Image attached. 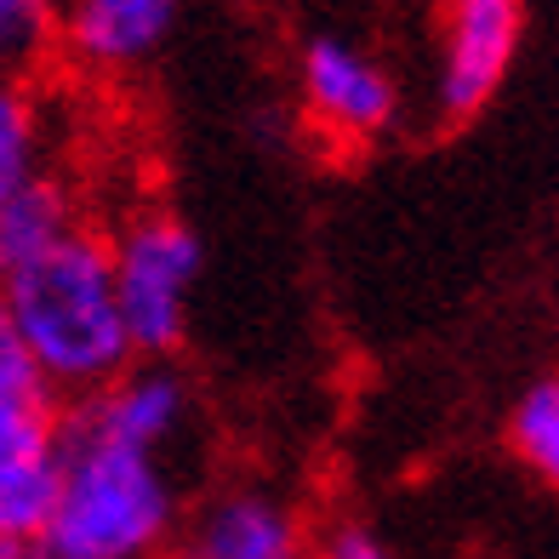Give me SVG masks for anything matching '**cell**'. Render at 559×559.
Segmentation results:
<instances>
[{
    "instance_id": "6da1fadb",
    "label": "cell",
    "mask_w": 559,
    "mask_h": 559,
    "mask_svg": "<svg viewBox=\"0 0 559 559\" xmlns=\"http://www.w3.org/2000/svg\"><path fill=\"white\" fill-rule=\"evenodd\" d=\"M0 309L52 394L86 400L138 360L115 297L109 240L92 228H74L63 246L0 280Z\"/></svg>"
},
{
    "instance_id": "7a4b0ae2",
    "label": "cell",
    "mask_w": 559,
    "mask_h": 559,
    "mask_svg": "<svg viewBox=\"0 0 559 559\" xmlns=\"http://www.w3.org/2000/svg\"><path fill=\"white\" fill-rule=\"evenodd\" d=\"M177 537L166 456L109 445L63 423V468L35 531V559H160Z\"/></svg>"
},
{
    "instance_id": "3957f363",
    "label": "cell",
    "mask_w": 559,
    "mask_h": 559,
    "mask_svg": "<svg viewBox=\"0 0 559 559\" xmlns=\"http://www.w3.org/2000/svg\"><path fill=\"white\" fill-rule=\"evenodd\" d=\"M63 468V417L0 309V543H35Z\"/></svg>"
},
{
    "instance_id": "277c9868",
    "label": "cell",
    "mask_w": 559,
    "mask_h": 559,
    "mask_svg": "<svg viewBox=\"0 0 559 559\" xmlns=\"http://www.w3.org/2000/svg\"><path fill=\"white\" fill-rule=\"evenodd\" d=\"M109 269H115V297L126 314L138 360H166L183 348L189 332V302L200 286V235L183 217L148 212L132 217L109 240Z\"/></svg>"
},
{
    "instance_id": "5b68a950",
    "label": "cell",
    "mask_w": 559,
    "mask_h": 559,
    "mask_svg": "<svg viewBox=\"0 0 559 559\" xmlns=\"http://www.w3.org/2000/svg\"><path fill=\"white\" fill-rule=\"evenodd\" d=\"M302 120L337 148H366L400 120V86L383 58L348 35H309L297 52Z\"/></svg>"
},
{
    "instance_id": "8992f818",
    "label": "cell",
    "mask_w": 559,
    "mask_h": 559,
    "mask_svg": "<svg viewBox=\"0 0 559 559\" xmlns=\"http://www.w3.org/2000/svg\"><path fill=\"white\" fill-rule=\"evenodd\" d=\"M520 35H525L520 0H445L435 104L451 126L474 120L502 92L508 69L520 58Z\"/></svg>"
},
{
    "instance_id": "52a82bcc",
    "label": "cell",
    "mask_w": 559,
    "mask_h": 559,
    "mask_svg": "<svg viewBox=\"0 0 559 559\" xmlns=\"http://www.w3.org/2000/svg\"><path fill=\"white\" fill-rule=\"evenodd\" d=\"M194 417V394H189V377L166 366V360H132L115 383H104L97 394H86L74 405L69 428L81 435H97L109 445H132L148 456H166L183 428Z\"/></svg>"
},
{
    "instance_id": "ba28073f",
    "label": "cell",
    "mask_w": 559,
    "mask_h": 559,
    "mask_svg": "<svg viewBox=\"0 0 559 559\" xmlns=\"http://www.w3.org/2000/svg\"><path fill=\"white\" fill-rule=\"evenodd\" d=\"M171 559H309V537L286 497L228 486L189 514L171 537Z\"/></svg>"
},
{
    "instance_id": "9c48e42d",
    "label": "cell",
    "mask_w": 559,
    "mask_h": 559,
    "mask_svg": "<svg viewBox=\"0 0 559 559\" xmlns=\"http://www.w3.org/2000/svg\"><path fill=\"white\" fill-rule=\"evenodd\" d=\"M183 0H58V46L97 74L148 63L177 29Z\"/></svg>"
},
{
    "instance_id": "30bf717a",
    "label": "cell",
    "mask_w": 559,
    "mask_h": 559,
    "mask_svg": "<svg viewBox=\"0 0 559 559\" xmlns=\"http://www.w3.org/2000/svg\"><path fill=\"white\" fill-rule=\"evenodd\" d=\"M74 228H81V212H74L69 183H58L52 171L29 177V183L0 206V280L29 269L52 246H63Z\"/></svg>"
},
{
    "instance_id": "8fae6325",
    "label": "cell",
    "mask_w": 559,
    "mask_h": 559,
    "mask_svg": "<svg viewBox=\"0 0 559 559\" xmlns=\"http://www.w3.org/2000/svg\"><path fill=\"white\" fill-rule=\"evenodd\" d=\"M508 445H514V456L548 491H559V371L537 377L514 400V412H508Z\"/></svg>"
},
{
    "instance_id": "7c38bea8",
    "label": "cell",
    "mask_w": 559,
    "mask_h": 559,
    "mask_svg": "<svg viewBox=\"0 0 559 559\" xmlns=\"http://www.w3.org/2000/svg\"><path fill=\"white\" fill-rule=\"evenodd\" d=\"M40 177V104L17 81H0V206Z\"/></svg>"
},
{
    "instance_id": "4fadbf2b",
    "label": "cell",
    "mask_w": 559,
    "mask_h": 559,
    "mask_svg": "<svg viewBox=\"0 0 559 559\" xmlns=\"http://www.w3.org/2000/svg\"><path fill=\"white\" fill-rule=\"evenodd\" d=\"M58 0H0V74L29 69L58 46Z\"/></svg>"
},
{
    "instance_id": "5bb4252c",
    "label": "cell",
    "mask_w": 559,
    "mask_h": 559,
    "mask_svg": "<svg viewBox=\"0 0 559 559\" xmlns=\"http://www.w3.org/2000/svg\"><path fill=\"white\" fill-rule=\"evenodd\" d=\"M309 559H394V548L377 537L371 525L343 520V525H332V531H325V537L309 548Z\"/></svg>"
},
{
    "instance_id": "9a60e30c",
    "label": "cell",
    "mask_w": 559,
    "mask_h": 559,
    "mask_svg": "<svg viewBox=\"0 0 559 559\" xmlns=\"http://www.w3.org/2000/svg\"><path fill=\"white\" fill-rule=\"evenodd\" d=\"M0 81H7V74H0Z\"/></svg>"
}]
</instances>
